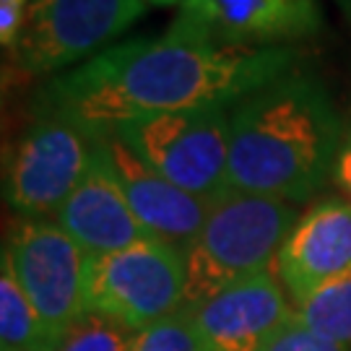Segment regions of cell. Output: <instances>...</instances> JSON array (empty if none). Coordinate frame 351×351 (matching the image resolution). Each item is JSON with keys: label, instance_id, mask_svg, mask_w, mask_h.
I'll return each mask as SVG.
<instances>
[{"label": "cell", "instance_id": "obj_1", "mask_svg": "<svg viewBox=\"0 0 351 351\" xmlns=\"http://www.w3.org/2000/svg\"><path fill=\"white\" fill-rule=\"evenodd\" d=\"M297 63V47H226L175 21L162 37L117 42L47 78L37 112L65 117L88 136H107L154 114L232 110Z\"/></svg>", "mask_w": 351, "mask_h": 351}, {"label": "cell", "instance_id": "obj_2", "mask_svg": "<svg viewBox=\"0 0 351 351\" xmlns=\"http://www.w3.org/2000/svg\"><path fill=\"white\" fill-rule=\"evenodd\" d=\"M341 141L328 88L294 68L229 110V190L307 201L333 175Z\"/></svg>", "mask_w": 351, "mask_h": 351}, {"label": "cell", "instance_id": "obj_3", "mask_svg": "<svg viewBox=\"0 0 351 351\" xmlns=\"http://www.w3.org/2000/svg\"><path fill=\"white\" fill-rule=\"evenodd\" d=\"M300 216L294 203L237 190L221 193L188 247V291L182 310H195L226 287L271 271Z\"/></svg>", "mask_w": 351, "mask_h": 351}, {"label": "cell", "instance_id": "obj_4", "mask_svg": "<svg viewBox=\"0 0 351 351\" xmlns=\"http://www.w3.org/2000/svg\"><path fill=\"white\" fill-rule=\"evenodd\" d=\"M188 291V252L164 239H143L125 250L86 258V313L128 330L175 315Z\"/></svg>", "mask_w": 351, "mask_h": 351}, {"label": "cell", "instance_id": "obj_5", "mask_svg": "<svg viewBox=\"0 0 351 351\" xmlns=\"http://www.w3.org/2000/svg\"><path fill=\"white\" fill-rule=\"evenodd\" d=\"M146 0H29L13 65L29 75H58L112 47L146 13Z\"/></svg>", "mask_w": 351, "mask_h": 351}, {"label": "cell", "instance_id": "obj_6", "mask_svg": "<svg viewBox=\"0 0 351 351\" xmlns=\"http://www.w3.org/2000/svg\"><path fill=\"white\" fill-rule=\"evenodd\" d=\"M112 133L177 188L208 201L229 190V110L154 114Z\"/></svg>", "mask_w": 351, "mask_h": 351}, {"label": "cell", "instance_id": "obj_7", "mask_svg": "<svg viewBox=\"0 0 351 351\" xmlns=\"http://www.w3.org/2000/svg\"><path fill=\"white\" fill-rule=\"evenodd\" d=\"M97 136L58 117L37 120L13 143L3 172V198L21 219H45L71 198L94 159Z\"/></svg>", "mask_w": 351, "mask_h": 351}, {"label": "cell", "instance_id": "obj_8", "mask_svg": "<svg viewBox=\"0 0 351 351\" xmlns=\"http://www.w3.org/2000/svg\"><path fill=\"white\" fill-rule=\"evenodd\" d=\"M16 281L60 346L86 317V252L55 219H21L3 247Z\"/></svg>", "mask_w": 351, "mask_h": 351}, {"label": "cell", "instance_id": "obj_9", "mask_svg": "<svg viewBox=\"0 0 351 351\" xmlns=\"http://www.w3.org/2000/svg\"><path fill=\"white\" fill-rule=\"evenodd\" d=\"M177 24L226 47H294L326 29L317 0H180Z\"/></svg>", "mask_w": 351, "mask_h": 351}, {"label": "cell", "instance_id": "obj_10", "mask_svg": "<svg viewBox=\"0 0 351 351\" xmlns=\"http://www.w3.org/2000/svg\"><path fill=\"white\" fill-rule=\"evenodd\" d=\"M188 313L201 351H265L294 310L271 268L226 287Z\"/></svg>", "mask_w": 351, "mask_h": 351}, {"label": "cell", "instance_id": "obj_11", "mask_svg": "<svg viewBox=\"0 0 351 351\" xmlns=\"http://www.w3.org/2000/svg\"><path fill=\"white\" fill-rule=\"evenodd\" d=\"M351 271V203L326 198L300 216L274 263L294 307L333 278Z\"/></svg>", "mask_w": 351, "mask_h": 351}, {"label": "cell", "instance_id": "obj_12", "mask_svg": "<svg viewBox=\"0 0 351 351\" xmlns=\"http://www.w3.org/2000/svg\"><path fill=\"white\" fill-rule=\"evenodd\" d=\"M55 224L86 255H107L138 245L143 239H156L130 208L112 172L101 136H97L94 159L81 185L55 213Z\"/></svg>", "mask_w": 351, "mask_h": 351}, {"label": "cell", "instance_id": "obj_13", "mask_svg": "<svg viewBox=\"0 0 351 351\" xmlns=\"http://www.w3.org/2000/svg\"><path fill=\"white\" fill-rule=\"evenodd\" d=\"M101 138H104V149H107L114 177L141 224L156 239H164L188 252L193 239L198 237V232L208 219L213 201L177 188L175 182H169L156 169H151L114 133H107Z\"/></svg>", "mask_w": 351, "mask_h": 351}, {"label": "cell", "instance_id": "obj_14", "mask_svg": "<svg viewBox=\"0 0 351 351\" xmlns=\"http://www.w3.org/2000/svg\"><path fill=\"white\" fill-rule=\"evenodd\" d=\"M60 343L39 320L8 258L0 263V351H58Z\"/></svg>", "mask_w": 351, "mask_h": 351}, {"label": "cell", "instance_id": "obj_15", "mask_svg": "<svg viewBox=\"0 0 351 351\" xmlns=\"http://www.w3.org/2000/svg\"><path fill=\"white\" fill-rule=\"evenodd\" d=\"M294 313L317 336L351 346V271L310 294Z\"/></svg>", "mask_w": 351, "mask_h": 351}, {"label": "cell", "instance_id": "obj_16", "mask_svg": "<svg viewBox=\"0 0 351 351\" xmlns=\"http://www.w3.org/2000/svg\"><path fill=\"white\" fill-rule=\"evenodd\" d=\"M136 341V330L107 320L101 315H86L68 333L58 351H130Z\"/></svg>", "mask_w": 351, "mask_h": 351}, {"label": "cell", "instance_id": "obj_17", "mask_svg": "<svg viewBox=\"0 0 351 351\" xmlns=\"http://www.w3.org/2000/svg\"><path fill=\"white\" fill-rule=\"evenodd\" d=\"M130 351H201L188 310H177L136 333Z\"/></svg>", "mask_w": 351, "mask_h": 351}, {"label": "cell", "instance_id": "obj_18", "mask_svg": "<svg viewBox=\"0 0 351 351\" xmlns=\"http://www.w3.org/2000/svg\"><path fill=\"white\" fill-rule=\"evenodd\" d=\"M265 351H351L346 343H336L323 336H317L315 330L302 323L297 313L289 317V323L276 333V339L271 341V346Z\"/></svg>", "mask_w": 351, "mask_h": 351}, {"label": "cell", "instance_id": "obj_19", "mask_svg": "<svg viewBox=\"0 0 351 351\" xmlns=\"http://www.w3.org/2000/svg\"><path fill=\"white\" fill-rule=\"evenodd\" d=\"M29 0H0V45L5 52H13L24 34Z\"/></svg>", "mask_w": 351, "mask_h": 351}, {"label": "cell", "instance_id": "obj_20", "mask_svg": "<svg viewBox=\"0 0 351 351\" xmlns=\"http://www.w3.org/2000/svg\"><path fill=\"white\" fill-rule=\"evenodd\" d=\"M333 182L339 185V190L343 193V198L351 203V128L349 133L341 141L339 156L333 164Z\"/></svg>", "mask_w": 351, "mask_h": 351}, {"label": "cell", "instance_id": "obj_21", "mask_svg": "<svg viewBox=\"0 0 351 351\" xmlns=\"http://www.w3.org/2000/svg\"><path fill=\"white\" fill-rule=\"evenodd\" d=\"M333 3L339 5L341 13H343V16H346V19L351 21V0H333Z\"/></svg>", "mask_w": 351, "mask_h": 351}, {"label": "cell", "instance_id": "obj_22", "mask_svg": "<svg viewBox=\"0 0 351 351\" xmlns=\"http://www.w3.org/2000/svg\"><path fill=\"white\" fill-rule=\"evenodd\" d=\"M149 5H180V0H146Z\"/></svg>", "mask_w": 351, "mask_h": 351}]
</instances>
